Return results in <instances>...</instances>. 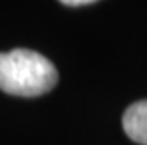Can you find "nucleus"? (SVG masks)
<instances>
[{
  "label": "nucleus",
  "instance_id": "obj_1",
  "mask_svg": "<svg viewBox=\"0 0 147 145\" xmlns=\"http://www.w3.org/2000/svg\"><path fill=\"white\" fill-rule=\"evenodd\" d=\"M58 72L46 56L30 49L0 52V89L12 96H40L56 86Z\"/></svg>",
  "mask_w": 147,
  "mask_h": 145
},
{
  "label": "nucleus",
  "instance_id": "obj_3",
  "mask_svg": "<svg viewBox=\"0 0 147 145\" xmlns=\"http://www.w3.org/2000/svg\"><path fill=\"white\" fill-rule=\"evenodd\" d=\"M60 2L65 5H86L91 2H96V0H60Z\"/></svg>",
  "mask_w": 147,
  "mask_h": 145
},
{
  "label": "nucleus",
  "instance_id": "obj_2",
  "mask_svg": "<svg viewBox=\"0 0 147 145\" xmlns=\"http://www.w3.org/2000/svg\"><path fill=\"white\" fill-rule=\"evenodd\" d=\"M123 128L133 142L147 145V100L137 101L126 108L123 115Z\"/></svg>",
  "mask_w": 147,
  "mask_h": 145
}]
</instances>
